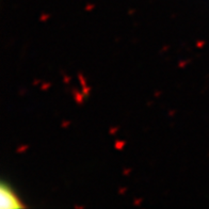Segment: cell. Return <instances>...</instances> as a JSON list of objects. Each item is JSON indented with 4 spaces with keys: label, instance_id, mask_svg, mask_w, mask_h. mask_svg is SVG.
<instances>
[{
    "label": "cell",
    "instance_id": "6da1fadb",
    "mask_svg": "<svg viewBox=\"0 0 209 209\" xmlns=\"http://www.w3.org/2000/svg\"><path fill=\"white\" fill-rule=\"evenodd\" d=\"M23 207L21 204L18 203V199L14 195L13 191L8 188L4 183L1 185V208H16Z\"/></svg>",
    "mask_w": 209,
    "mask_h": 209
}]
</instances>
